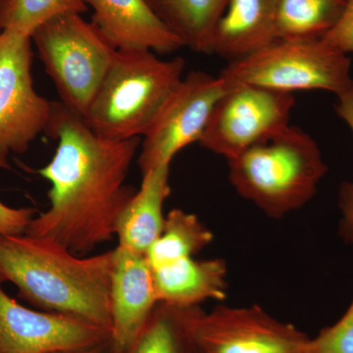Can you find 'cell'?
I'll use <instances>...</instances> for the list:
<instances>
[{
    "mask_svg": "<svg viewBox=\"0 0 353 353\" xmlns=\"http://www.w3.org/2000/svg\"><path fill=\"white\" fill-rule=\"evenodd\" d=\"M46 134L58 141L52 159L39 170L51 185L50 206L26 234L87 254L113 240L118 218L138 190L126 180L141 141L101 138L61 101L53 102Z\"/></svg>",
    "mask_w": 353,
    "mask_h": 353,
    "instance_id": "obj_1",
    "label": "cell"
},
{
    "mask_svg": "<svg viewBox=\"0 0 353 353\" xmlns=\"http://www.w3.org/2000/svg\"><path fill=\"white\" fill-rule=\"evenodd\" d=\"M114 250L80 257L28 234L0 236V279L39 310L75 316L110 332Z\"/></svg>",
    "mask_w": 353,
    "mask_h": 353,
    "instance_id": "obj_2",
    "label": "cell"
},
{
    "mask_svg": "<svg viewBox=\"0 0 353 353\" xmlns=\"http://www.w3.org/2000/svg\"><path fill=\"white\" fill-rule=\"evenodd\" d=\"M185 66L182 57L162 60L152 50H116L83 120L103 139L145 136L182 81Z\"/></svg>",
    "mask_w": 353,
    "mask_h": 353,
    "instance_id": "obj_3",
    "label": "cell"
},
{
    "mask_svg": "<svg viewBox=\"0 0 353 353\" xmlns=\"http://www.w3.org/2000/svg\"><path fill=\"white\" fill-rule=\"evenodd\" d=\"M228 162L234 190L274 219L305 205L327 172L314 139L290 125Z\"/></svg>",
    "mask_w": 353,
    "mask_h": 353,
    "instance_id": "obj_4",
    "label": "cell"
},
{
    "mask_svg": "<svg viewBox=\"0 0 353 353\" xmlns=\"http://www.w3.org/2000/svg\"><path fill=\"white\" fill-rule=\"evenodd\" d=\"M32 41L60 101L83 119L117 50L78 13L48 20L32 32Z\"/></svg>",
    "mask_w": 353,
    "mask_h": 353,
    "instance_id": "obj_5",
    "label": "cell"
},
{
    "mask_svg": "<svg viewBox=\"0 0 353 353\" xmlns=\"http://www.w3.org/2000/svg\"><path fill=\"white\" fill-rule=\"evenodd\" d=\"M352 61L322 39L277 41L221 71L229 85H252L277 92L324 90L336 95L353 87Z\"/></svg>",
    "mask_w": 353,
    "mask_h": 353,
    "instance_id": "obj_6",
    "label": "cell"
},
{
    "mask_svg": "<svg viewBox=\"0 0 353 353\" xmlns=\"http://www.w3.org/2000/svg\"><path fill=\"white\" fill-rule=\"evenodd\" d=\"M294 94L256 85H230L216 104L199 145L233 159L289 126Z\"/></svg>",
    "mask_w": 353,
    "mask_h": 353,
    "instance_id": "obj_7",
    "label": "cell"
},
{
    "mask_svg": "<svg viewBox=\"0 0 353 353\" xmlns=\"http://www.w3.org/2000/svg\"><path fill=\"white\" fill-rule=\"evenodd\" d=\"M32 37L0 32V158L24 153L41 132L46 134L53 101L41 97L32 76Z\"/></svg>",
    "mask_w": 353,
    "mask_h": 353,
    "instance_id": "obj_8",
    "label": "cell"
},
{
    "mask_svg": "<svg viewBox=\"0 0 353 353\" xmlns=\"http://www.w3.org/2000/svg\"><path fill=\"white\" fill-rule=\"evenodd\" d=\"M230 85L222 77L190 72L176 85L141 143V176L170 165L176 153L199 141L211 114Z\"/></svg>",
    "mask_w": 353,
    "mask_h": 353,
    "instance_id": "obj_9",
    "label": "cell"
},
{
    "mask_svg": "<svg viewBox=\"0 0 353 353\" xmlns=\"http://www.w3.org/2000/svg\"><path fill=\"white\" fill-rule=\"evenodd\" d=\"M199 353H299L309 340L294 325L260 306L199 310L194 322Z\"/></svg>",
    "mask_w": 353,
    "mask_h": 353,
    "instance_id": "obj_10",
    "label": "cell"
},
{
    "mask_svg": "<svg viewBox=\"0 0 353 353\" xmlns=\"http://www.w3.org/2000/svg\"><path fill=\"white\" fill-rule=\"evenodd\" d=\"M110 332L75 316L34 310L9 296L0 279V353H52L99 345Z\"/></svg>",
    "mask_w": 353,
    "mask_h": 353,
    "instance_id": "obj_11",
    "label": "cell"
},
{
    "mask_svg": "<svg viewBox=\"0 0 353 353\" xmlns=\"http://www.w3.org/2000/svg\"><path fill=\"white\" fill-rule=\"evenodd\" d=\"M158 303L145 255L117 246L110 288V341L116 352H128Z\"/></svg>",
    "mask_w": 353,
    "mask_h": 353,
    "instance_id": "obj_12",
    "label": "cell"
},
{
    "mask_svg": "<svg viewBox=\"0 0 353 353\" xmlns=\"http://www.w3.org/2000/svg\"><path fill=\"white\" fill-rule=\"evenodd\" d=\"M92 23L116 50L171 53L182 41L155 15L146 0H85Z\"/></svg>",
    "mask_w": 353,
    "mask_h": 353,
    "instance_id": "obj_13",
    "label": "cell"
},
{
    "mask_svg": "<svg viewBox=\"0 0 353 353\" xmlns=\"http://www.w3.org/2000/svg\"><path fill=\"white\" fill-rule=\"evenodd\" d=\"M277 0H228L216 26L212 54L238 60L277 41Z\"/></svg>",
    "mask_w": 353,
    "mask_h": 353,
    "instance_id": "obj_14",
    "label": "cell"
},
{
    "mask_svg": "<svg viewBox=\"0 0 353 353\" xmlns=\"http://www.w3.org/2000/svg\"><path fill=\"white\" fill-rule=\"evenodd\" d=\"M159 303L194 307L209 299L227 296V265L224 260H176L152 268Z\"/></svg>",
    "mask_w": 353,
    "mask_h": 353,
    "instance_id": "obj_15",
    "label": "cell"
},
{
    "mask_svg": "<svg viewBox=\"0 0 353 353\" xmlns=\"http://www.w3.org/2000/svg\"><path fill=\"white\" fill-rule=\"evenodd\" d=\"M170 165L143 175L141 188L122 211L115 228L118 245L146 254L163 229V205L170 196Z\"/></svg>",
    "mask_w": 353,
    "mask_h": 353,
    "instance_id": "obj_16",
    "label": "cell"
},
{
    "mask_svg": "<svg viewBox=\"0 0 353 353\" xmlns=\"http://www.w3.org/2000/svg\"><path fill=\"white\" fill-rule=\"evenodd\" d=\"M228 0H146L155 15L183 46L196 52L212 54L218 21Z\"/></svg>",
    "mask_w": 353,
    "mask_h": 353,
    "instance_id": "obj_17",
    "label": "cell"
},
{
    "mask_svg": "<svg viewBox=\"0 0 353 353\" xmlns=\"http://www.w3.org/2000/svg\"><path fill=\"white\" fill-rule=\"evenodd\" d=\"M201 309L158 303L127 353H199L194 322Z\"/></svg>",
    "mask_w": 353,
    "mask_h": 353,
    "instance_id": "obj_18",
    "label": "cell"
},
{
    "mask_svg": "<svg viewBox=\"0 0 353 353\" xmlns=\"http://www.w3.org/2000/svg\"><path fill=\"white\" fill-rule=\"evenodd\" d=\"M347 0H277L276 38L280 41L321 39L340 20Z\"/></svg>",
    "mask_w": 353,
    "mask_h": 353,
    "instance_id": "obj_19",
    "label": "cell"
},
{
    "mask_svg": "<svg viewBox=\"0 0 353 353\" xmlns=\"http://www.w3.org/2000/svg\"><path fill=\"white\" fill-rule=\"evenodd\" d=\"M212 241V232L196 215L173 209L165 217L161 234L146 252V259L152 268H157L176 260L194 257Z\"/></svg>",
    "mask_w": 353,
    "mask_h": 353,
    "instance_id": "obj_20",
    "label": "cell"
},
{
    "mask_svg": "<svg viewBox=\"0 0 353 353\" xmlns=\"http://www.w3.org/2000/svg\"><path fill=\"white\" fill-rule=\"evenodd\" d=\"M88 10L85 0H0V29L32 37L39 26L52 18Z\"/></svg>",
    "mask_w": 353,
    "mask_h": 353,
    "instance_id": "obj_21",
    "label": "cell"
},
{
    "mask_svg": "<svg viewBox=\"0 0 353 353\" xmlns=\"http://www.w3.org/2000/svg\"><path fill=\"white\" fill-rule=\"evenodd\" d=\"M299 353H353V299L343 317L309 338Z\"/></svg>",
    "mask_w": 353,
    "mask_h": 353,
    "instance_id": "obj_22",
    "label": "cell"
},
{
    "mask_svg": "<svg viewBox=\"0 0 353 353\" xmlns=\"http://www.w3.org/2000/svg\"><path fill=\"white\" fill-rule=\"evenodd\" d=\"M336 106L339 116L347 123L353 134V87L339 95ZM340 208L343 212L340 233L348 243L353 245V183H343L340 190Z\"/></svg>",
    "mask_w": 353,
    "mask_h": 353,
    "instance_id": "obj_23",
    "label": "cell"
},
{
    "mask_svg": "<svg viewBox=\"0 0 353 353\" xmlns=\"http://www.w3.org/2000/svg\"><path fill=\"white\" fill-rule=\"evenodd\" d=\"M0 168H9L7 159L0 158ZM36 213L34 208H14L0 201V236L26 233Z\"/></svg>",
    "mask_w": 353,
    "mask_h": 353,
    "instance_id": "obj_24",
    "label": "cell"
},
{
    "mask_svg": "<svg viewBox=\"0 0 353 353\" xmlns=\"http://www.w3.org/2000/svg\"><path fill=\"white\" fill-rule=\"evenodd\" d=\"M341 52H353V0H347L345 10L336 26L321 39Z\"/></svg>",
    "mask_w": 353,
    "mask_h": 353,
    "instance_id": "obj_25",
    "label": "cell"
},
{
    "mask_svg": "<svg viewBox=\"0 0 353 353\" xmlns=\"http://www.w3.org/2000/svg\"><path fill=\"white\" fill-rule=\"evenodd\" d=\"M52 353H118L114 350L110 339L104 343H99V345H90V347L76 348V350H61Z\"/></svg>",
    "mask_w": 353,
    "mask_h": 353,
    "instance_id": "obj_26",
    "label": "cell"
},
{
    "mask_svg": "<svg viewBox=\"0 0 353 353\" xmlns=\"http://www.w3.org/2000/svg\"><path fill=\"white\" fill-rule=\"evenodd\" d=\"M0 32H1V29H0Z\"/></svg>",
    "mask_w": 353,
    "mask_h": 353,
    "instance_id": "obj_27",
    "label": "cell"
}]
</instances>
